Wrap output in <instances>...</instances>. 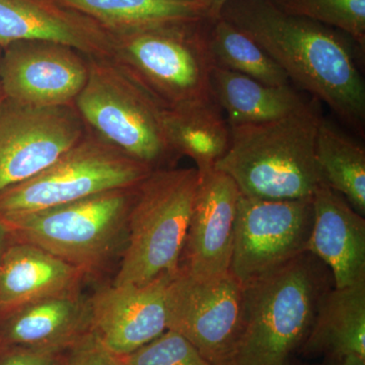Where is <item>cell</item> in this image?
Masks as SVG:
<instances>
[{"mask_svg":"<svg viewBox=\"0 0 365 365\" xmlns=\"http://www.w3.org/2000/svg\"><path fill=\"white\" fill-rule=\"evenodd\" d=\"M97 21L113 36L179 21L208 18L201 4L189 0H58Z\"/></svg>","mask_w":365,"mask_h":365,"instance_id":"22","label":"cell"},{"mask_svg":"<svg viewBox=\"0 0 365 365\" xmlns=\"http://www.w3.org/2000/svg\"><path fill=\"white\" fill-rule=\"evenodd\" d=\"M14 237L7 223L0 217V261L4 258L6 250L14 242Z\"/></svg>","mask_w":365,"mask_h":365,"instance_id":"29","label":"cell"},{"mask_svg":"<svg viewBox=\"0 0 365 365\" xmlns=\"http://www.w3.org/2000/svg\"><path fill=\"white\" fill-rule=\"evenodd\" d=\"M209 18L114 36L111 58L165 108L215 102Z\"/></svg>","mask_w":365,"mask_h":365,"instance_id":"5","label":"cell"},{"mask_svg":"<svg viewBox=\"0 0 365 365\" xmlns=\"http://www.w3.org/2000/svg\"><path fill=\"white\" fill-rule=\"evenodd\" d=\"M208 46L216 67L268 86L292 85L287 73L258 43L222 18L209 21Z\"/></svg>","mask_w":365,"mask_h":365,"instance_id":"24","label":"cell"},{"mask_svg":"<svg viewBox=\"0 0 365 365\" xmlns=\"http://www.w3.org/2000/svg\"><path fill=\"white\" fill-rule=\"evenodd\" d=\"M0 78L6 100L34 107L73 106L88 78V59L52 41H16L2 48Z\"/></svg>","mask_w":365,"mask_h":365,"instance_id":"12","label":"cell"},{"mask_svg":"<svg viewBox=\"0 0 365 365\" xmlns=\"http://www.w3.org/2000/svg\"><path fill=\"white\" fill-rule=\"evenodd\" d=\"M198 174L180 269L196 279L211 280L230 273L241 192L232 178L215 168Z\"/></svg>","mask_w":365,"mask_h":365,"instance_id":"13","label":"cell"},{"mask_svg":"<svg viewBox=\"0 0 365 365\" xmlns=\"http://www.w3.org/2000/svg\"><path fill=\"white\" fill-rule=\"evenodd\" d=\"M90 130L35 177L0 192V216L23 215L133 188L151 172Z\"/></svg>","mask_w":365,"mask_h":365,"instance_id":"8","label":"cell"},{"mask_svg":"<svg viewBox=\"0 0 365 365\" xmlns=\"http://www.w3.org/2000/svg\"><path fill=\"white\" fill-rule=\"evenodd\" d=\"M26 40L61 43L96 58L114 49V36L58 0H0V47Z\"/></svg>","mask_w":365,"mask_h":365,"instance_id":"15","label":"cell"},{"mask_svg":"<svg viewBox=\"0 0 365 365\" xmlns=\"http://www.w3.org/2000/svg\"><path fill=\"white\" fill-rule=\"evenodd\" d=\"M245 287V328L232 365H287L313 326L327 276L306 252Z\"/></svg>","mask_w":365,"mask_h":365,"instance_id":"3","label":"cell"},{"mask_svg":"<svg viewBox=\"0 0 365 365\" xmlns=\"http://www.w3.org/2000/svg\"><path fill=\"white\" fill-rule=\"evenodd\" d=\"M1 57H2V48L0 47V64H1ZM6 100V97H4V90H2V83H1V78H0V105L4 103V101Z\"/></svg>","mask_w":365,"mask_h":365,"instance_id":"32","label":"cell"},{"mask_svg":"<svg viewBox=\"0 0 365 365\" xmlns=\"http://www.w3.org/2000/svg\"><path fill=\"white\" fill-rule=\"evenodd\" d=\"M62 351L25 346L0 345V365H56Z\"/></svg>","mask_w":365,"mask_h":365,"instance_id":"28","label":"cell"},{"mask_svg":"<svg viewBox=\"0 0 365 365\" xmlns=\"http://www.w3.org/2000/svg\"><path fill=\"white\" fill-rule=\"evenodd\" d=\"M325 365H365V357L356 354L326 359Z\"/></svg>","mask_w":365,"mask_h":365,"instance_id":"30","label":"cell"},{"mask_svg":"<svg viewBox=\"0 0 365 365\" xmlns=\"http://www.w3.org/2000/svg\"><path fill=\"white\" fill-rule=\"evenodd\" d=\"M189 1H193L196 2V4H201V6H202L204 9H205V0H189Z\"/></svg>","mask_w":365,"mask_h":365,"instance_id":"33","label":"cell"},{"mask_svg":"<svg viewBox=\"0 0 365 365\" xmlns=\"http://www.w3.org/2000/svg\"><path fill=\"white\" fill-rule=\"evenodd\" d=\"M56 365H126L123 357L106 348L93 332L60 353Z\"/></svg>","mask_w":365,"mask_h":365,"instance_id":"27","label":"cell"},{"mask_svg":"<svg viewBox=\"0 0 365 365\" xmlns=\"http://www.w3.org/2000/svg\"><path fill=\"white\" fill-rule=\"evenodd\" d=\"M88 59V81L73 105L86 127L151 170L174 168L165 107L111 57Z\"/></svg>","mask_w":365,"mask_h":365,"instance_id":"6","label":"cell"},{"mask_svg":"<svg viewBox=\"0 0 365 365\" xmlns=\"http://www.w3.org/2000/svg\"><path fill=\"white\" fill-rule=\"evenodd\" d=\"M300 349L304 354L326 359L348 354L365 357V281L326 290Z\"/></svg>","mask_w":365,"mask_h":365,"instance_id":"19","label":"cell"},{"mask_svg":"<svg viewBox=\"0 0 365 365\" xmlns=\"http://www.w3.org/2000/svg\"><path fill=\"white\" fill-rule=\"evenodd\" d=\"M135 187L0 217L14 239L36 245L88 273L102 267L117 251L123 252Z\"/></svg>","mask_w":365,"mask_h":365,"instance_id":"7","label":"cell"},{"mask_svg":"<svg viewBox=\"0 0 365 365\" xmlns=\"http://www.w3.org/2000/svg\"><path fill=\"white\" fill-rule=\"evenodd\" d=\"M91 332V300L78 290L0 314V345L66 350Z\"/></svg>","mask_w":365,"mask_h":365,"instance_id":"17","label":"cell"},{"mask_svg":"<svg viewBox=\"0 0 365 365\" xmlns=\"http://www.w3.org/2000/svg\"><path fill=\"white\" fill-rule=\"evenodd\" d=\"M319 104L312 98L280 119L230 125V148L215 169L232 178L245 196L312 198L323 184L316 160L317 132L323 118Z\"/></svg>","mask_w":365,"mask_h":365,"instance_id":"2","label":"cell"},{"mask_svg":"<svg viewBox=\"0 0 365 365\" xmlns=\"http://www.w3.org/2000/svg\"><path fill=\"white\" fill-rule=\"evenodd\" d=\"M314 220L307 252L331 269L335 287L365 281V220L347 200L322 184L313 197Z\"/></svg>","mask_w":365,"mask_h":365,"instance_id":"16","label":"cell"},{"mask_svg":"<svg viewBox=\"0 0 365 365\" xmlns=\"http://www.w3.org/2000/svg\"><path fill=\"white\" fill-rule=\"evenodd\" d=\"M287 365H290L289 364H287Z\"/></svg>","mask_w":365,"mask_h":365,"instance_id":"34","label":"cell"},{"mask_svg":"<svg viewBox=\"0 0 365 365\" xmlns=\"http://www.w3.org/2000/svg\"><path fill=\"white\" fill-rule=\"evenodd\" d=\"M163 126L177 157L192 158L198 173L215 169L230 148V125L215 102L165 107Z\"/></svg>","mask_w":365,"mask_h":365,"instance_id":"21","label":"cell"},{"mask_svg":"<svg viewBox=\"0 0 365 365\" xmlns=\"http://www.w3.org/2000/svg\"><path fill=\"white\" fill-rule=\"evenodd\" d=\"M175 274L148 284H112L100 290L90 299L91 332L120 357L162 335L167 331L165 292Z\"/></svg>","mask_w":365,"mask_h":365,"instance_id":"14","label":"cell"},{"mask_svg":"<svg viewBox=\"0 0 365 365\" xmlns=\"http://www.w3.org/2000/svg\"><path fill=\"white\" fill-rule=\"evenodd\" d=\"M284 13L340 31L365 47V0H272Z\"/></svg>","mask_w":365,"mask_h":365,"instance_id":"25","label":"cell"},{"mask_svg":"<svg viewBox=\"0 0 365 365\" xmlns=\"http://www.w3.org/2000/svg\"><path fill=\"white\" fill-rule=\"evenodd\" d=\"M213 100L227 114L228 125L256 124L280 119L309 102L292 85L268 86L261 81L213 67L210 78Z\"/></svg>","mask_w":365,"mask_h":365,"instance_id":"20","label":"cell"},{"mask_svg":"<svg viewBox=\"0 0 365 365\" xmlns=\"http://www.w3.org/2000/svg\"><path fill=\"white\" fill-rule=\"evenodd\" d=\"M88 131L74 106L0 105V192L35 177Z\"/></svg>","mask_w":365,"mask_h":365,"instance_id":"11","label":"cell"},{"mask_svg":"<svg viewBox=\"0 0 365 365\" xmlns=\"http://www.w3.org/2000/svg\"><path fill=\"white\" fill-rule=\"evenodd\" d=\"M227 0H205L206 14L209 19L220 18V11Z\"/></svg>","mask_w":365,"mask_h":365,"instance_id":"31","label":"cell"},{"mask_svg":"<svg viewBox=\"0 0 365 365\" xmlns=\"http://www.w3.org/2000/svg\"><path fill=\"white\" fill-rule=\"evenodd\" d=\"M167 330L213 365H232L245 328V287L232 273L198 280L179 269L165 292Z\"/></svg>","mask_w":365,"mask_h":365,"instance_id":"9","label":"cell"},{"mask_svg":"<svg viewBox=\"0 0 365 365\" xmlns=\"http://www.w3.org/2000/svg\"><path fill=\"white\" fill-rule=\"evenodd\" d=\"M313 220L312 198L268 200L241 194L230 273L246 287L306 253Z\"/></svg>","mask_w":365,"mask_h":365,"instance_id":"10","label":"cell"},{"mask_svg":"<svg viewBox=\"0 0 365 365\" xmlns=\"http://www.w3.org/2000/svg\"><path fill=\"white\" fill-rule=\"evenodd\" d=\"M220 18L258 43L290 83L364 132V81L345 34L284 13L272 0H227Z\"/></svg>","mask_w":365,"mask_h":365,"instance_id":"1","label":"cell"},{"mask_svg":"<svg viewBox=\"0 0 365 365\" xmlns=\"http://www.w3.org/2000/svg\"><path fill=\"white\" fill-rule=\"evenodd\" d=\"M123 359L126 365H213L186 338L170 330Z\"/></svg>","mask_w":365,"mask_h":365,"instance_id":"26","label":"cell"},{"mask_svg":"<svg viewBox=\"0 0 365 365\" xmlns=\"http://www.w3.org/2000/svg\"><path fill=\"white\" fill-rule=\"evenodd\" d=\"M86 274L36 245L14 239L0 261V314L78 290Z\"/></svg>","mask_w":365,"mask_h":365,"instance_id":"18","label":"cell"},{"mask_svg":"<svg viewBox=\"0 0 365 365\" xmlns=\"http://www.w3.org/2000/svg\"><path fill=\"white\" fill-rule=\"evenodd\" d=\"M316 160L323 184L344 197L352 208L364 216V146L322 118L316 137Z\"/></svg>","mask_w":365,"mask_h":365,"instance_id":"23","label":"cell"},{"mask_svg":"<svg viewBox=\"0 0 365 365\" xmlns=\"http://www.w3.org/2000/svg\"><path fill=\"white\" fill-rule=\"evenodd\" d=\"M198 182L196 168H165L137 185L113 285L148 284L179 271Z\"/></svg>","mask_w":365,"mask_h":365,"instance_id":"4","label":"cell"}]
</instances>
